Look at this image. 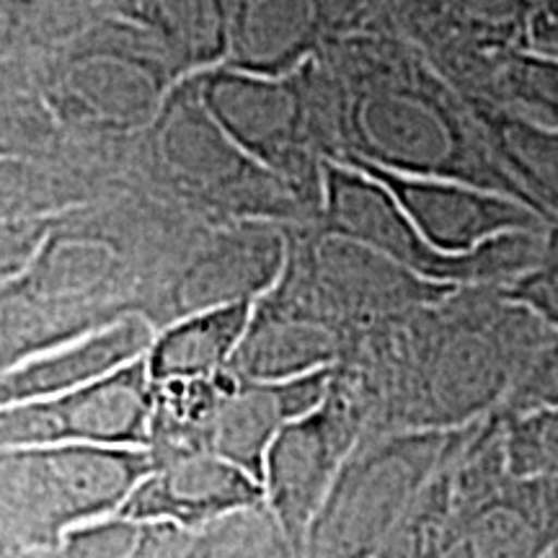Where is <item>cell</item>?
<instances>
[{
	"instance_id": "6da1fadb",
	"label": "cell",
	"mask_w": 558,
	"mask_h": 558,
	"mask_svg": "<svg viewBox=\"0 0 558 558\" xmlns=\"http://www.w3.org/2000/svg\"><path fill=\"white\" fill-rule=\"evenodd\" d=\"M153 469L124 450L86 445L16 448L3 460V558L37 554L88 522L122 514Z\"/></svg>"
},
{
	"instance_id": "7a4b0ae2",
	"label": "cell",
	"mask_w": 558,
	"mask_h": 558,
	"mask_svg": "<svg viewBox=\"0 0 558 558\" xmlns=\"http://www.w3.org/2000/svg\"><path fill=\"white\" fill-rule=\"evenodd\" d=\"M445 463V452L424 450L403 465L378 460L341 471L305 535L300 558H378Z\"/></svg>"
},
{
	"instance_id": "3957f363",
	"label": "cell",
	"mask_w": 558,
	"mask_h": 558,
	"mask_svg": "<svg viewBox=\"0 0 558 558\" xmlns=\"http://www.w3.org/2000/svg\"><path fill=\"white\" fill-rule=\"evenodd\" d=\"M264 505L262 484L226 458H179L140 481L122 514L199 533L215 522Z\"/></svg>"
},
{
	"instance_id": "277c9868",
	"label": "cell",
	"mask_w": 558,
	"mask_h": 558,
	"mask_svg": "<svg viewBox=\"0 0 558 558\" xmlns=\"http://www.w3.org/2000/svg\"><path fill=\"white\" fill-rule=\"evenodd\" d=\"M339 473L337 445L313 422L284 432L264 458L259 478L264 507L295 543L298 554Z\"/></svg>"
},
{
	"instance_id": "5b68a950",
	"label": "cell",
	"mask_w": 558,
	"mask_h": 558,
	"mask_svg": "<svg viewBox=\"0 0 558 558\" xmlns=\"http://www.w3.org/2000/svg\"><path fill=\"white\" fill-rule=\"evenodd\" d=\"M140 422H143V401H140L137 383L132 378H117L94 383L54 409L32 411L29 424L9 432V442L13 448L54 442L109 448L135 439Z\"/></svg>"
},
{
	"instance_id": "8992f818",
	"label": "cell",
	"mask_w": 558,
	"mask_h": 558,
	"mask_svg": "<svg viewBox=\"0 0 558 558\" xmlns=\"http://www.w3.org/2000/svg\"><path fill=\"white\" fill-rule=\"evenodd\" d=\"M192 533L160 522L111 514L68 533L58 546L13 558H179Z\"/></svg>"
},
{
	"instance_id": "52a82bcc",
	"label": "cell",
	"mask_w": 558,
	"mask_h": 558,
	"mask_svg": "<svg viewBox=\"0 0 558 558\" xmlns=\"http://www.w3.org/2000/svg\"><path fill=\"white\" fill-rule=\"evenodd\" d=\"M179 558H300L267 507H251L192 535Z\"/></svg>"
},
{
	"instance_id": "ba28073f",
	"label": "cell",
	"mask_w": 558,
	"mask_h": 558,
	"mask_svg": "<svg viewBox=\"0 0 558 558\" xmlns=\"http://www.w3.org/2000/svg\"><path fill=\"white\" fill-rule=\"evenodd\" d=\"M378 558H469L452 522L442 481H432L411 518L388 541Z\"/></svg>"
},
{
	"instance_id": "9c48e42d",
	"label": "cell",
	"mask_w": 558,
	"mask_h": 558,
	"mask_svg": "<svg viewBox=\"0 0 558 558\" xmlns=\"http://www.w3.org/2000/svg\"><path fill=\"white\" fill-rule=\"evenodd\" d=\"M509 471L525 478H558V407L522 411L505 427Z\"/></svg>"
},
{
	"instance_id": "30bf717a",
	"label": "cell",
	"mask_w": 558,
	"mask_h": 558,
	"mask_svg": "<svg viewBox=\"0 0 558 558\" xmlns=\"http://www.w3.org/2000/svg\"><path fill=\"white\" fill-rule=\"evenodd\" d=\"M514 403L520 414L530 409L558 407V341L530 362L514 390Z\"/></svg>"
},
{
	"instance_id": "8fae6325",
	"label": "cell",
	"mask_w": 558,
	"mask_h": 558,
	"mask_svg": "<svg viewBox=\"0 0 558 558\" xmlns=\"http://www.w3.org/2000/svg\"><path fill=\"white\" fill-rule=\"evenodd\" d=\"M546 558H558V541L554 543V548L548 550V556H546Z\"/></svg>"
}]
</instances>
